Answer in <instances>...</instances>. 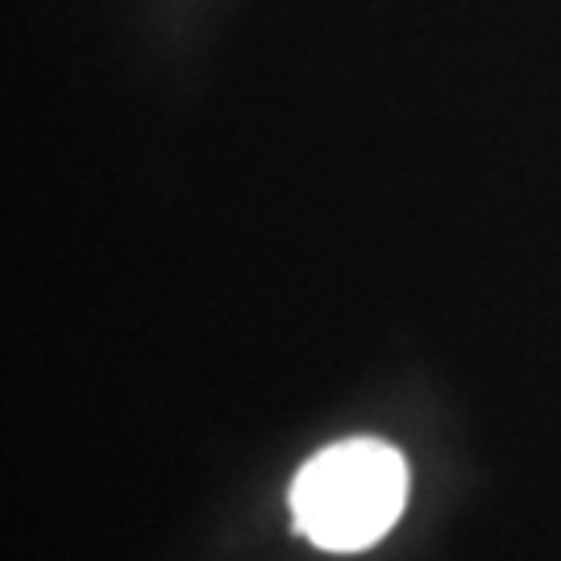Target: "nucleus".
Instances as JSON below:
<instances>
[{"label":"nucleus","mask_w":561,"mask_h":561,"mask_svg":"<svg viewBox=\"0 0 561 561\" xmlns=\"http://www.w3.org/2000/svg\"><path fill=\"white\" fill-rule=\"evenodd\" d=\"M408 503V466L387 442L354 437L324 449L291 482V520L329 553L382 541Z\"/></svg>","instance_id":"1"}]
</instances>
